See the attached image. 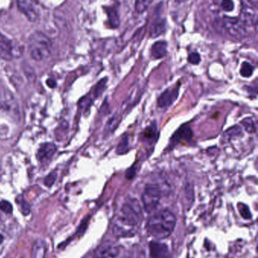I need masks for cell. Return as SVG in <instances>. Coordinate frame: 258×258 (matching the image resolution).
Returning <instances> with one entry per match:
<instances>
[{
  "mask_svg": "<svg viewBox=\"0 0 258 258\" xmlns=\"http://www.w3.org/2000/svg\"><path fill=\"white\" fill-rule=\"evenodd\" d=\"M153 3V1H148V0H143V1H137L135 3V8L137 10V12L143 13L147 10L149 5Z\"/></svg>",
  "mask_w": 258,
  "mask_h": 258,
  "instance_id": "25",
  "label": "cell"
},
{
  "mask_svg": "<svg viewBox=\"0 0 258 258\" xmlns=\"http://www.w3.org/2000/svg\"><path fill=\"white\" fill-rule=\"evenodd\" d=\"M107 17H108V21L111 24V28H117L120 26V16H119L118 12L114 8H107Z\"/></svg>",
  "mask_w": 258,
  "mask_h": 258,
  "instance_id": "18",
  "label": "cell"
},
{
  "mask_svg": "<svg viewBox=\"0 0 258 258\" xmlns=\"http://www.w3.org/2000/svg\"><path fill=\"white\" fill-rule=\"evenodd\" d=\"M56 176L57 174L55 172H52V173L48 175L46 177L45 180H44V183H45L46 186H48V187H51L55 183V180H56Z\"/></svg>",
  "mask_w": 258,
  "mask_h": 258,
  "instance_id": "29",
  "label": "cell"
},
{
  "mask_svg": "<svg viewBox=\"0 0 258 258\" xmlns=\"http://www.w3.org/2000/svg\"><path fill=\"white\" fill-rule=\"evenodd\" d=\"M241 124L249 133H255L256 132V126L252 117H246L241 121Z\"/></svg>",
  "mask_w": 258,
  "mask_h": 258,
  "instance_id": "23",
  "label": "cell"
},
{
  "mask_svg": "<svg viewBox=\"0 0 258 258\" xmlns=\"http://www.w3.org/2000/svg\"><path fill=\"white\" fill-rule=\"evenodd\" d=\"M151 258H168L169 252L167 246L159 242H153L150 245Z\"/></svg>",
  "mask_w": 258,
  "mask_h": 258,
  "instance_id": "14",
  "label": "cell"
},
{
  "mask_svg": "<svg viewBox=\"0 0 258 258\" xmlns=\"http://www.w3.org/2000/svg\"><path fill=\"white\" fill-rule=\"evenodd\" d=\"M193 132L191 127H189L188 124H183L178 130H176L171 138L169 141L168 149H173V148L176 147L179 143L183 141H186L188 143L193 140Z\"/></svg>",
  "mask_w": 258,
  "mask_h": 258,
  "instance_id": "7",
  "label": "cell"
},
{
  "mask_svg": "<svg viewBox=\"0 0 258 258\" xmlns=\"http://www.w3.org/2000/svg\"><path fill=\"white\" fill-rule=\"evenodd\" d=\"M166 31V21L162 18H158L153 22L152 25L150 37L152 38H157L159 36L164 34Z\"/></svg>",
  "mask_w": 258,
  "mask_h": 258,
  "instance_id": "17",
  "label": "cell"
},
{
  "mask_svg": "<svg viewBox=\"0 0 258 258\" xmlns=\"http://www.w3.org/2000/svg\"><path fill=\"white\" fill-rule=\"evenodd\" d=\"M47 244L42 239H38L34 242L31 251L32 258H44L47 253Z\"/></svg>",
  "mask_w": 258,
  "mask_h": 258,
  "instance_id": "16",
  "label": "cell"
},
{
  "mask_svg": "<svg viewBox=\"0 0 258 258\" xmlns=\"http://www.w3.org/2000/svg\"><path fill=\"white\" fill-rule=\"evenodd\" d=\"M117 246L110 242L103 244L95 252L94 258H117L119 255Z\"/></svg>",
  "mask_w": 258,
  "mask_h": 258,
  "instance_id": "9",
  "label": "cell"
},
{
  "mask_svg": "<svg viewBox=\"0 0 258 258\" xmlns=\"http://www.w3.org/2000/svg\"><path fill=\"white\" fill-rule=\"evenodd\" d=\"M16 55V49L13 46L12 43L3 36L0 35V58L11 60Z\"/></svg>",
  "mask_w": 258,
  "mask_h": 258,
  "instance_id": "11",
  "label": "cell"
},
{
  "mask_svg": "<svg viewBox=\"0 0 258 258\" xmlns=\"http://www.w3.org/2000/svg\"><path fill=\"white\" fill-rule=\"evenodd\" d=\"M47 84H48L49 87H52V88L55 87V81H53V80H48V81H47Z\"/></svg>",
  "mask_w": 258,
  "mask_h": 258,
  "instance_id": "31",
  "label": "cell"
},
{
  "mask_svg": "<svg viewBox=\"0 0 258 258\" xmlns=\"http://www.w3.org/2000/svg\"><path fill=\"white\" fill-rule=\"evenodd\" d=\"M143 219L141 207L138 202L124 204L113 223V233L117 237L133 236Z\"/></svg>",
  "mask_w": 258,
  "mask_h": 258,
  "instance_id": "1",
  "label": "cell"
},
{
  "mask_svg": "<svg viewBox=\"0 0 258 258\" xmlns=\"http://www.w3.org/2000/svg\"><path fill=\"white\" fill-rule=\"evenodd\" d=\"M8 240H9V236L6 231L0 227V253L5 249V246H7Z\"/></svg>",
  "mask_w": 258,
  "mask_h": 258,
  "instance_id": "24",
  "label": "cell"
},
{
  "mask_svg": "<svg viewBox=\"0 0 258 258\" xmlns=\"http://www.w3.org/2000/svg\"><path fill=\"white\" fill-rule=\"evenodd\" d=\"M222 24L226 32L238 40H242L249 34L247 27L242 24L239 18L224 15L222 19Z\"/></svg>",
  "mask_w": 258,
  "mask_h": 258,
  "instance_id": "5",
  "label": "cell"
},
{
  "mask_svg": "<svg viewBox=\"0 0 258 258\" xmlns=\"http://www.w3.org/2000/svg\"><path fill=\"white\" fill-rule=\"evenodd\" d=\"M221 8L223 11L229 12V11H233V8H234V4H233V2L229 1V0L228 1H223L221 2Z\"/></svg>",
  "mask_w": 258,
  "mask_h": 258,
  "instance_id": "30",
  "label": "cell"
},
{
  "mask_svg": "<svg viewBox=\"0 0 258 258\" xmlns=\"http://www.w3.org/2000/svg\"><path fill=\"white\" fill-rule=\"evenodd\" d=\"M18 6L20 11L26 15L30 21H37L39 18V11L35 3L31 1H19Z\"/></svg>",
  "mask_w": 258,
  "mask_h": 258,
  "instance_id": "12",
  "label": "cell"
},
{
  "mask_svg": "<svg viewBox=\"0 0 258 258\" xmlns=\"http://www.w3.org/2000/svg\"><path fill=\"white\" fill-rule=\"evenodd\" d=\"M51 40L40 31H35L28 39V50L31 56L36 61H43L51 54Z\"/></svg>",
  "mask_w": 258,
  "mask_h": 258,
  "instance_id": "3",
  "label": "cell"
},
{
  "mask_svg": "<svg viewBox=\"0 0 258 258\" xmlns=\"http://www.w3.org/2000/svg\"><path fill=\"white\" fill-rule=\"evenodd\" d=\"M175 215L168 210L157 212L149 218L146 225L148 233L157 239L168 237L176 226Z\"/></svg>",
  "mask_w": 258,
  "mask_h": 258,
  "instance_id": "2",
  "label": "cell"
},
{
  "mask_svg": "<svg viewBox=\"0 0 258 258\" xmlns=\"http://www.w3.org/2000/svg\"><path fill=\"white\" fill-rule=\"evenodd\" d=\"M258 18V6L254 5L253 2H242L239 19L242 21V24H245L247 28L255 27V29H257Z\"/></svg>",
  "mask_w": 258,
  "mask_h": 258,
  "instance_id": "6",
  "label": "cell"
},
{
  "mask_svg": "<svg viewBox=\"0 0 258 258\" xmlns=\"http://www.w3.org/2000/svg\"><path fill=\"white\" fill-rule=\"evenodd\" d=\"M55 151H56V147L55 145L52 144V143H46L39 149L37 154V159L43 163L49 161L54 155Z\"/></svg>",
  "mask_w": 258,
  "mask_h": 258,
  "instance_id": "13",
  "label": "cell"
},
{
  "mask_svg": "<svg viewBox=\"0 0 258 258\" xmlns=\"http://www.w3.org/2000/svg\"><path fill=\"white\" fill-rule=\"evenodd\" d=\"M180 87V85H178L175 88L164 90L157 99V106L161 108H165L171 105L178 98Z\"/></svg>",
  "mask_w": 258,
  "mask_h": 258,
  "instance_id": "8",
  "label": "cell"
},
{
  "mask_svg": "<svg viewBox=\"0 0 258 258\" xmlns=\"http://www.w3.org/2000/svg\"><path fill=\"white\" fill-rule=\"evenodd\" d=\"M120 119H119V116L115 114L113 116L108 122H107V125H106V130L107 133H113L116 129L118 127V124H120Z\"/></svg>",
  "mask_w": 258,
  "mask_h": 258,
  "instance_id": "22",
  "label": "cell"
},
{
  "mask_svg": "<svg viewBox=\"0 0 258 258\" xmlns=\"http://www.w3.org/2000/svg\"><path fill=\"white\" fill-rule=\"evenodd\" d=\"M158 136L157 124L156 122H153V124L146 127L142 132L140 140L148 146H153L157 142Z\"/></svg>",
  "mask_w": 258,
  "mask_h": 258,
  "instance_id": "10",
  "label": "cell"
},
{
  "mask_svg": "<svg viewBox=\"0 0 258 258\" xmlns=\"http://www.w3.org/2000/svg\"><path fill=\"white\" fill-rule=\"evenodd\" d=\"M241 133H242V128L239 126L236 125L226 130L225 135L227 136V137H235L239 136Z\"/></svg>",
  "mask_w": 258,
  "mask_h": 258,
  "instance_id": "26",
  "label": "cell"
},
{
  "mask_svg": "<svg viewBox=\"0 0 258 258\" xmlns=\"http://www.w3.org/2000/svg\"><path fill=\"white\" fill-rule=\"evenodd\" d=\"M130 150V140H129L128 135H124V137H122L120 141L119 142L118 145H117V149H116V153L117 155L126 154L128 153Z\"/></svg>",
  "mask_w": 258,
  "mask_h": 258,
  "instance_id": "19",
  "label": "cell"
},
{
  "mask_svg": "<svg viewBox=\"0 0 258 258\" xmlns=\"http://www.w3.org/2000/svg\"><path fill=\"white\" fill-rule=\"evenodd\" d=\"M16 203L23 214L27 216L31 213V207H30L29 204L27 202V201L22 196H18L16 198Z\"/></svg>",
  "mask_w": 258,
  "mask_h": 258,
  "instance_id": "20",
  "label": "cell"
},
{
  "mask_svg": "<svg viewBox=\"0 0 258 258\" xmlns=\"http://www.w3.org/2000/svg\"><path fill=\"white\" fill-rule=\"evenodd\" d=\"M253 72V65H252V64L248 62V61H244L242 64V67H241L240 69V74L242 75V77L249 78V77H252Z\"/></svg>",
  "mask_w": 258,
  "mask_h": 258,
  "instance_id": "21",
  "label": "cell"
},
{
  "mask_svg": "<svg viewBox=\"0 0 258 258\" xmlns=\"http://www.w3.org/2000/svg\"><path fill=\"white\" fill-rule=\"evenodd\" d=\"M0 210L3 211L4 213L10 214L12 213V206L7 201H2V202H0Z\"/></svg>",
  "mask_w": 258,
  "mask_h": 258,
  "instance_id": "28",
  "label": "cell"
},
{
  "mask_svg": "<svg viewBox=\"0 0 258 258\" xmlns=\"http://www.w3.org/2000/svg\"><path fill=\"white\" fill-rule=\"evenodd\" d=\"M167 54V43L164 40L157 41L151 48V55L154 59L164 58Z\"/></svg>",
  "mask_w": 258,
  "mask_h": 258,
  "instance_id": "15",
  "label": "cell"
},
{
  "mask_svg": "<svg viewBox=\"0 0 258 258\" xmlns=\"http://www.w3.org/2000/svg\"><path fill=\"white\" fill-rule=\"evenodd\" d=\"M201 61H202V58H201L200 54L196 52L190 53L189 56H188V61H189L190 64H194V65L199 64V63L201 62Z\"/></svg>",
  "mask_w": 258,
  "mask_h": 258,
  "instance_id": "27",
  "label": "cell"
},
{
  "mask_svg": "<svg viewBox=\"0 0 258 258\" xmlns=\"http://www.w3.org/2000/svg\"><path fill=\"white\" fill-rule=\"evenodd\" d=\"M161 199V190L157 185L149 184L145 187L142 200L143 207L148 213H151L157 208Z\"/></svg>",
  "mask_w": 258,
  "mask_h": 258,
  "instance_id": "4",
  "label": "cell"
}]
</instances>
